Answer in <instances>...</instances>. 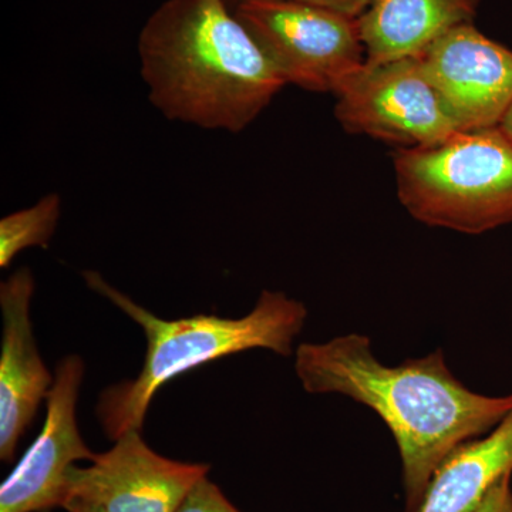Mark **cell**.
Returning <instances> with one entry per match:
<instances>
[{
    "label": "cell",
    "mask_w": 512,
    "mask_h": 512,
    "mask_svg": "<svg viewBox=\"0 0 512 512\" xmlns=\"http://www.w3.org/2000/svg\"><path fill=\"white\" fill-rule=\"evenodd\" d=\"M295 370L306 392L342 394L379 414L402 458L406 512L417 511L454 448L490 433L512 410V394L484 396L461 383L443 350L387 366L360 333L302 343Z\"/></svg>",
    "instance_id": "6da1fadb"
},
{
    "label": "cell",
    "mask_w": 512,
    "mask_h": 512,
    "mask_svg": "<svg viewBox=\"0 0 512 512\" xmlns=\"http://www.w3.org/2000/svg\"><path fill=\"white\" fill-rule=\"evenodd\" d=\"M225 2H227L232 9H235L239 5V3L244 2V0H225Z\"/></svg>",
    "instance_id": "d6986e66"
},
{
    "label": "cell",
    "mask_w": 512,
    "mask_h": 512,
    "mask_svg": "<svg viewBox=\"0 0 512 512\" xmlns=\"http://www.w3.org/2000/svg\"><path fill=\"white\" fill-rule=\"evenodd\" d=\"M235 15L286 83L315 93L338 92L366 64L359 20L296 0H244Z\"/></svg>",
    "instance_id": "5b68a950"
},
{
    "label": "cell",
    "mask_w": 512,
    "mask_h": 512,
    "mask_svg": "<svg viewBox=\"0 0 512 512\" xmlns=\"http://www.w3.org/2000/svg\"><path fill=\"white\" fill-rule=\"evenodd\" d=\"M33 292L35 278L29 268H20L0 285V458L6 463L15 458L19 441L35 419L37 407L55 383L33 336Z\"/></svg>",
    "instance_id": "30bf717a"
},
{
    "label": "cell",
    "mask_w": 512,
    "mask_h": 512,
    "mask_svg": "<svg viewBox=\"0 0 512 512\" xmlns=\"http://www.w3.org/2000/svg\"><path fill=\"white\" fill-rule=\"evenodd\" d=\"M87 286L113 302L146 333L147 353L136 379L107 387L100 394L96 414L110 440L143 429L148 406L158 390L174 377L249 349H268L291 356L293 342L308 318L302 302L284 292L264 291L255 308L241 319L198 315L164 320L131 301L99 272L83 274Z\"/></svg>",
    "instance_id": "3957f363"
},
{
    "label": "cell",
    "mask_w": 512,
    "mask_h": 512,
    "mask_svg": "<svg viewBox=\"0 0 512 512\" xmlns=\"http://www.w3.org/2000/svg\"><path fill=\"white\" fill-rule=\"evenodd\" d=\"M84 376L82 357L57 365L47 394L45 426L0 487V512H49L63 508L67 471L76 461H93L77 426L76 407Z\"/></svg>",
    "instance_id": "9c48e42d"
},
{
    "label": "cell",
    "mask_w": 512,
    "mask_h": 512,
    "mask_svg": "<svg viewBox=\"0 0 512 512\" xmlns=\"http://www.w3.org/2000/svg\"><path fill=\"white\" fill-rule=\"evenodd\" d=\"M296 2L309 3V5L322 6V8L345 13L352 18H359L369 6L370 0H296Z\"/></svg>",
    "instance_id": "2e32d148"
},
{
    "label": "cell",
    "mask_w": 512,
    "mask_h": 512,
    "mask_svg": "<svg viewBox=\"0 0 512 512\" xmlns=\"http://www.w3.org/2000/svg\"><path fill=\"white\" fill-rule=\"evenodd\" d=\"M64 510L69 512H106L99 505L84 503V501L73 500L64 505Z\"/></svg>",
    "instance_id": "e0dca14e"
},
{
    "label": "cell",
    "mask_w": 512,
    "mask_h": 512,
    "mask_svg": "<svg viewBox=\"0 0 512 512\" xmlns=\"http://www.w3.org/2000/svg\"><path fill=\"white\" fill-rule=\"evenodd\" d=\"M414 57L458 130L500 126L512 106V50L466 23Z\"/></svg>",
    "instance_id": "ba28073f"
},
{
    "label": "cell",
    "mask_w": 512,
    "mask_h": 512,
    "mask_svg": "<svg viewBox=\"0 0 512 512\" xmlns=\"http://www.w3.org/2000/svg\"><path fill=\"white\" fill-rule=\"evenodd\" d=\"M480 0H370L359 20L366 63L413 57L446 35L473 23Z\"/></svg>",
    "instance_id": "8fae6325"
},
{
    "label": "cell",
    "mask_w": 512,
    "mask_h": 512,
    "mask_svg": "<svg viewBox=\"0 0 512 512\" xmlns=\"http://www.w3.org/2000/svg\"><path fill=\"white\" fill-rule=\"evenodd\" d=\"M512 474L501 478L491 488L476 512H512Z\"/></svg>",
    "instance_id": "9a60e30c"
},
{
    "label": "cell",
    "mask_w": 512,
    "mask_h": 512,
    "mask_svg": "<svg viewBox=\"0 0 512 512\" xmlns=\"http://www.w3.org/2000/svg\"><path fill=\"white\" fill-rule=\"evenodd\" d=\"M138 59L150 103L204 130L241 133L288 84L225 0H165Z\"/></svg>",
    "instance_id": "7a4b0ae2"
},
{
    "label": "cell",
    "mask_w": 512,
    "mask_h": 512,
    "mask_svg": "<svg viewBox=\"0 0 512 512\" xmlns=\"http://www.w3.org/2000/svg\"><path fill=\"white\" fill-rule=\"evenodd\" d=\"M335 96L336 119L350 134L413 148L436 146L460 133L414 56L366 63Z\"/></svg>",
    "instance_id": "8992f818"
},
{
    "label": "cell",
    "mask_w": 512,
    "mask_h": 512,
    "mask_svg": "<svg viewBox=\"0 0 512 512\" xmlns=\"http://www.w3.org/2000/svg\"><path fill=\"white\" fill-rule=\"evenodd\" d=\"M512 474V410L490 433L454 448L431 478L416 512H476Z\"/></svg>",
    "instance_id": "7c38bea8"
},
{
    "label": "cell",
    "mask_w": 512,
    "mask_h": 512,
    "mask_svg": "<svg viewBox=\"0 0 512 512\" xmlns=\"http://www.w3.org/2000/svg\"><path fill=\"white\" fill-rule=\"evenodd\" d=\"M62 215V198L50 192L32 207L6 215L0 221V268H9L20 252L46 248Z\"/></svg>",
    "instance_id": "4fadbf2b"
},
{
    "label": "cell",
    "mask_w": 512,
    "mask_h": 512,
    "mask_svg": "<svg viewBox=\"0 0 512 512\" xmlns=\"http://www.w3.org/2000/svg\"><path fill=\"white\" fill-rule=\"evenodd\" d=\"M86 468L67 471L66 501L99 505L106 512H174L188 491L208 476V464L181 463L147 446L131 430ZM63 505V508H64Z\"/></svg>",
    "instance_id": "52a82bcc"
},
{
    "label": "cell",
    "mask_w": 512,
    "mask_h": 512,
    "mask_svg": "<svg viewBox=\"0 0 512 512\" xmlns=\"http://www.w3.org/2000/svg\"><path fill=\"white\" fill-rule=\"evenodd\" d=\"M500 127L501 130H503L504 133L507 134V136L512 140V106L510 107V110L507 111V114H505L503 121H501Z\"/></svg>",
    "instance_id": "ac0fdd59"
},
{
    "label": "cell",
    "mask_w": 512,
    "mask_h": 512,
    "mask_svg": "<svg viewBox=\"0 0 512 512\" xmlns=\"http://www.w3.org/2000/svg\"><path fill=\"white\" fill-rule=\"evenodd\" d=\"M393 164L399 200L421 224L478 235L512 222V140L500 126L399 147Z\"/></svg>",
    "instance_id": "277c9868"
},
{
    "label": "cell",
    "mask_w": 512,
    "mask_h": 512,
    "mask_svg": "<svg viewBox=\"0 0 512 512\" xmlns=\"http://www.w3.org/2000/svg\"><path fill=\"white\" fill-rule=\"evenodd\" d=\"M174 512H241L237 510L224 493L218 488V485L208 480V477H202L194 484V487L188 491L181 504Z\"/></svg>",
    "instance_id": "5bb4252c"
}]
</instances>
